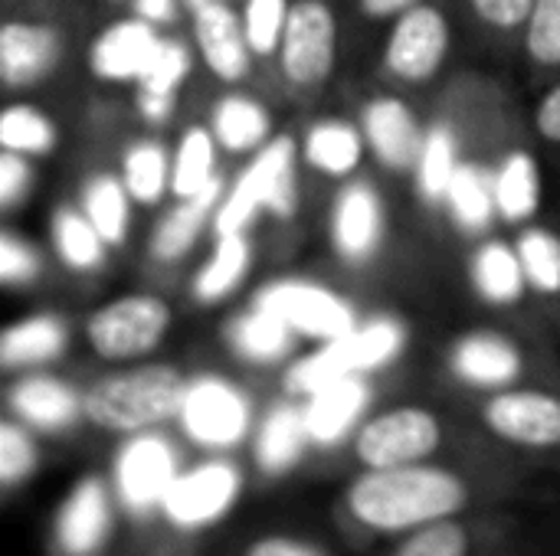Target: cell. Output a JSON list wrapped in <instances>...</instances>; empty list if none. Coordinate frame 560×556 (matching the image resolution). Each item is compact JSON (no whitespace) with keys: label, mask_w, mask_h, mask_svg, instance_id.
<instances>
[{"label":"cell","mask_w":560,"mask_h":556,"mask_svg":"<svg viewBox=\"0 0 560 556\" xmlns=\"http://www.w3.org/2000/svg\"><path fill=\"white\" fill-rule=\"evenodd\" d=\"M289 10H292L289 0H246L243 29L256 56H269L282 46Z\"/></svg>","instance_id":"41"},{"label":"cell","mask_w":560,"mask_h":556,"mask_svg":"<svg viewBox=\"0 0 560 556\" xmlns=\"http://www.w3.org/2000/svg\"><path fill=\"white\" fill-rule=\"evenodd\" d=\"M518 256H522L528 285H535L545 295L560 292V236L548 229H528L518 239Z\"/></svg>","instance_id":"39"},{"label":"cell","mask_w":560,"mask_h":556,"mask_svg":"<svg viewBox=\"0 0 560 556\" xmlns=\"http://www.w3.org/2000/svg\"><path fill=\"white\" fill-rule=\"evenodd\" d=\"M289 334H292V324L259 305L246 318H240L230 331L233 347L246 360H279L289 351Z\"/></svg>","instance_id":"32"},{"label":"cell","mask_w":560,"mask_h":556,"mask_svg":"<svg viewBox=\"0 0 560 556\" xmlns=\"http://www.w3.org/2000/svg\"><path fill=\"white\" fill-rule=\"evenodd\" d=\"M171 324V308L154 295H131L89 318V344L105 360H131L154 351Z\"/></svg>","instance_id":"6"},{"label":"cell","mask_w":560,"mask_h":556,"mask_svg":"<svg viewBox=\"0 0 560 556\" xmlns=\"http://www.w3.org/2000/svg\"><path fill=\"white\" fill-rule=\"evenodd\" d=\"M443 442L440 419L423 406H400L368 419L354 436V456L364 469H397L427 462Z\"/></svg>","instance_id":"5"},{"label":"cell","mask_w":560,"mask_h":556,"mask_svg":"<svg viewBox=\"0 0 560 556\" xmlns=\"http://www.w3.org/2000/svg\"><path fill=\"white\" fill-rule=\"evenodd\" d=\"M56 249L72 269H95L105 256V239L85 213L62 210L52 223Z\"/></svg>","instance_id":"37"},{"label":"cell","mask_w":560,"mask_h":556,"mask_svg":"<svg viewBox=\"0 0 560 556\" xmlns=\"http://www.w3.org/2000/svg\"><path fill=\"white\" fill-rule=\"evenodd\" d=\"M194 36H197L203 62L223 82H240L249 72L253 49H249L246 29L223 0L194 7Z\"/></svg>","instance_id":"15"},{"label":"cell","mask_w":560,"mask_h":556,"mask_svg":"<svg viewBox=\"0 0 560 556\" xmlns=\"http://www.w3.org/2000/svg\"><path fill=\"white\" fill-rule=\"evenodd\" d=\"M26 184H30V167H26L23 154L3 151V157H0V203L13 206L26 193Z\"/></svg>","instance_id":"47"},{"label":"cell","mask_w":560,"mask_h":556,"mask_svg":"<svg viewBox=\"0 0 560 556\" xmlns=\"http://www.w3.org/2000/svg\"><path fill=\"white\" fill-rule=\"evenodd\" d=\"M39 262H36V252L30 246H23L16 236H0V279L7 285H20V282H30L36 275Z\"/></svg>","instance_id":"45"},{"label":"cell","mask_w":560,"mask_h":556,"mask_svg":"<svg viewBox=\"0 0 560 556\" xmlns=\"http://www.w3.org/2000/svg\"><path fill=\"white\" fill-rule=\"evenodd\" d=\"M0 144L16 154H46L56 144V128L30 105H10L0 118Z\"/></svg>","instance_id":"38"},{"label":"cell","mask_w":560,"mask_h":556,"mask_svg":"<svg viewBox=\"0 0 560 556\" xmlns=\"http://www.w3.org/2000/svg\"><path fill=\"white\" fill-rule=\"evenodd\" d=\"M312 442V433H308V419H305V410L299 406H276L262 426H259V436H256V465L266 472V475H285L289 469L299 465L305 446Z\"/></svg>","instance_id":"23"},{"label":"cell","mask_w":560,"mask_h":556,"mask_svg":"<svg viewBox=\"0 0 560 556\" xmlns=\"http://www.w3.org/2000/svg\"><path fill=\"white\" fill-rule=\"evenodd\" d=\"M486 426L525 449H555L560 446V400L541 390H509L489 400Z\"/></svg>","instance_id":"13"},{"label":"cell","mask_w":560,"mask_h":556,"mask_svg":"<svg viewBox=\"0 0 560 556\" xmlns=\"http://www.w3.org/2000/svg\"><path fill=\"white\" fill-rule=\"evenodd\" d=\"M240 498V472L226 462H203L180 472L164 495L161 514L184 531H197L226 518Z\"/></svg>","instance_id":"10"},{"label":"cell","mask_w":560,"mask_h":556,"mask_svg":"<svg viewBox=\"0 0 560 556\" xmlns=\"http://www.w3.org/2000/svg\"><path fill=\"white\" fill-rule=\"evenodd\" d=\"M528 52L541 66H560V0H535L528 16Z\"/></svg>","instance_id":"43"},{"label":"cell","mask_w":560,"mask_h":556,"mask_svg":"<svg viewBox=\"0 0 560 556\" xmlns=\"http://www.w3.org/2000/svg\"><path fill=\"white\" fill-rule=\"evenodd\" d=\"M190 69V56L180 43L174 39H161V49L158 56L151 59V66L144 69V75L138 79L141 82V92H151V95H174L177 82L187 75Z\"/></svg>","instance_id":"44"},{"label":"cell","mask_w":560,"mask_h":556,"mask_svg":"<svg viewBox=\"0 0 560 556\" xmlns=\"http://www.w3.org/2000/svg\"><path fill=\"white\" fill-rule=\"evenodd\" d=\"M256 305L285 318L292 331H302L318 341H335L351 328H358L354 311L345 298L308 282H276L256 298Z\"/></svg>","instance_id":"12"},{"label":"cell","mask_w":560,"mask_h":556,"mask_svg":"<svg viewBox=\"0 0 560 556\" xmlns=\"http://www.w3.org/2000/svg\"><path fill=\"white\" fill-rule=\"evenodd\" d=\"M368 403H371V390L361 377H341V380L315 390L305 406L312 442L331 446L341 436H348L354 429V423L361 419V413L368 410Z\"/></svg>","instance_id":"18"},{"label":"cell","mask_w":560,"mask_h":556,"mask_svg":"<svg viewBox=\"0 0 560 556\" xmlns=\"http://www.w3.org/2000/svg\"><path fill=\"white\" fill-rule=\"evenodd\" d=\"M335 39L338 23L328 3L322 0H299L289 10L279 59L282 72L295 85H318L335 66Z\"/></svg>","instance_id":"7"},{"label":"cell","mask_w":560,"mask_h":556,"mask_svg":"<svg viewBox=\"0 0 560 556\" xmlns=\"http://www.w3.org/2000/svg\"><path fill=\"white\" fill-rule=\"evenodd\" d=\"M450 210L456 216L459 226L466 229H486L492 223V216L499 213L495 203V180H489L479 167L472 164H459L453 184H450Z\"/></svg>","instance_id":"31"},{"label":"cell","mask_w":560,"mask_h":556,"mask_svg":"<svg viewBox=\"0 0 560 556\" xmlns=\"http://www.w3.org/2000/svg\"><path fill=\"white\" fill-rule=\"evenodd\" d=\"M495 203H499V213L512 223H522L538 213L541 174H538V164L532 154L518 151L502 164V170L495 177Z\"/></svg>","instance_id":"28"},{"label":"cell","mask_w":560,"mask_h":556,"mask_svg":"<svg viewBox=\"0 0 560 556\" xmlns=\"http://www.w3.org/2000/svg\"><path fill=\"white\" fill-rule=\"evenodd\" d=\"M213 141H217V134H210L207 128H190L184 134L177 157L171 164V187L180 200L200 193L213 180V161H217Z\"/></svg>","instance_id":"33"},{"label":"cell","mask_w":560,"mask_h":556,"mask_svg":"<svg viewBox=\"0 0 560 556\" xmlns=\"http://www.w3.org/2000/svg\"><path fill=\"white\" fill-rule=\"evenodd\" d=\"M535 125H538L541 138H548V141L560 144V85L558 88H551V92L541 98L538 115H535Z\"/></svg>","instance_id":"49"},{"label":"cell","mask_w":560,"mask_h":556,"mask_svg":"<svg viewBox=\"0 0 560 556\" xmlns=\"http://www.w3.org/2000/svg\"><path fill=\"white\" fill-rule=\"evenodd\" d=\"M364 138L348 121H322L305 138V161L322 174L345 177L361 164Z\"/></svg>","instance_id":"27"},{"label":"cell","mask_w":560,"mask_h":556,"mask_svg":"<svg viewBox=\"0 0 560 556\" xmlns=\"http://www.w3.org/2000/svg\"><path fill=\"white\" fill-rule=\"evenodd\" d=\"M108 531H112L108 485L89 475L72 488V495L62 501L56 514V524H52L56 547L62 556H92L108 541Z\"/></svg>","instance_id":"14"},{"label":"cell","mask_w":560,"mask_h":556,"mask_svg":"<svg viewBox=\"0 0 560 556\" xmlns=\"http://www.w3.org/2000/svg\"><path fill=\"white\" fill-rule=\"evenodd\" d=\"M36 462L39 456H36L30 433L13 419L0 423V485L13 492L36 472Z\"/></svg>","instance_id":"42"},{"label":"cell","mask_w":560,"mask_h":556,"mask_svg":"<svg viewBox=\"0 0 560 556\" xmlns=\"http://www.w3.org/2000/svg\"><path fill=\"white\" fill-rule=\"evenodd\" d=\"M171 180V164L161 144L138 141L125 151V187L138 203H158Z\"/></svg>","instance_id":"36"},{"label":"cell","mask_w":560,"mask_h":556,"mask_svg":"<svg viewBox=\"0 0 560 556\" xmlns=\"http://www.w3.org/2000/svg\"><path fill=\"white\" fill-rule=\"evenodd\" d=\"M446 52H450L446 16L436 7L417 3L407 13H400L387 39L384 62L404 82H427L440 72Z\"/></svg>","instance_id":"11"},{"label":"cell","mask_w":560,"mask_h":556,"mask_svg":"<svg viewBox=\"0 0 560 556\" xmlns=\"http://www.w3.org/2000/svg\"><path fill=\"white\" fill-rule=\"evenodd\" d=\"M184 433L207 449L236 446L249 429V403L246 397L220 377H200L187 383V397L180 406Z\"/></svg>","instance_id":"8"},{"label":"cell","mask_w":560,"mask_h":556,"mask_svg":"<svg viewBox=\"0 0 560 556\" xmlns=\"http://www.w3.org/2000/svg\"><path fill=\"white\" fill-rule=\"evenodd\" d=\"M141 115L148 121H164L174 108V95H151V92H141Z\"/></svg>","instance_id":"51"},{"label":"cell","mask_w":560,"mask_h":556,"mask_svg":"<svg viewBox=\"0 0 560 556\" xmlns=\"http://www.w3.org/2000/svg\"><path fill=\"white\" fill-rule=\"evenodd\" d=\"M243 556H328L318 544L299 541V537H259L246 547Z\"/></svg>","instance_id":"48"},{"label":"cell","mask_w":560,"mask_h":556,"mask_svg":"<svg viewBox=\"0 0 560 556\" xmlns=\"http://www.w3.org/2000/svg\"><path fill=\"white\" fill-rule=\"evenodd\" d=\"M135 10L148 23H167L177 13V0H135Z\"/></svg>","instance_id":"50"},{"label":"cell","mask_w":560,"mask_h":556,"mask_svg":"<svg viewBox=\"0 0 560 556\" xmlns=\"http://www.w3.org/2000/svg\"><path fill=\"white\" fill-rule=\"evenodd\" d=\"M190 7H203V3H220V0H187Z\"/></svg>","instance_id":"53"},{"label":"cell","mask_w":560,"mask_h":556,"mask_svg":"<svg viewBox=\"0 0 560 556\" xmlns=\"http://www.w3.org/2000/svg\"><path fill=\"white\" fill-rule=\"evenodd\" d=\"M128 187L125 180L115 177H95L85 187V200H82V213L95 223V229L102 233L105 242H121L125 229H128Z\"/></svg>","instance_id":"35"},{"label":"cell","mask_w":560,"mask_h":556,"mask_svg":"<svg viewBox=\"0 0 560 556\" xmlns=\"http://www.w3.org/2000/svg\"><path fill=\"white\" fill-rule=\"evenodd\" d=\"M420 0H361L364 13L371 16H394V13H407L410 7H417Z\"/></svg>","instance_id":"52"},{"label":"cell","mask_w":560,"mask_h":556,"mask_svg":"<svg viewBox=\"0 0 560 556\" xmlns=\"http://www.w3.org/2000/svg\"><path fill=\"white\" fill-rule=\"evenodd\" d=\"M10 410L16 413L20 423L52 433L66 429L82 413V400L72 387H66L56 377H23L10 390Z\"/></svg>","instance_id":"21"},{"label":"cell","mask_w":560,"mask_h":556,"mask_svg":"<svg viewBox=\"0 0 560 556\" xmlns=\"http://www.w3.org/2000/svg\"><path fill=\"white\" fill-rule=\"evenodd\" d=\"M404 347V328L390 318H377L364 328H351L348 334L325 341L315 354L299 360L285 383L292 393L312 397L315 390L341 380V377H361L364 370H377L387 360H394Z\"/></svg>","instance_id":"3"},{"label":"cell","mask_w":560,"mask_h":556,"mask_svg":"<svg viewBox=\"0 0 560 556\" xmlns=\"http://www.w3.org/2000/svg\"><path fill=\"white\" fill-rule=\"evenodd\" d=\"M56 33L36 23H7L0 29V75L10 88L33 85L56 62Z\"/></svg>","instance_id":"20"},{"label":"cell","mask_w":560,"mask_h":556,"mask_svg":"<svg viewBox=\"0 0 560 556\" xmlns=\"http://www.w3.org/2000/svg\"><path fill=\"white\" fill-rule=\"evenodd\" d=\"M381 233L384 210L377 193L368 184H351L335 203V249L345 259L361 262L381 246Z\"/></svg>","instance_id":"19"},{"label":"cell","mask_w":560,"mask_h":556,"mask_svg":"<svg viewBox=\"0 0 560 556\" xmlns=\"http://www.w3.org/2000/svg\"><path fill=\"white\" fill-rule=\"evenodd\" d=\"M180 475L177 469V456L171 449L167 439L154 436V433H138L135 439H128L115 459V488L125 508L148 514V511H161L167 488L174 485V478Z\"/></svg>","instance_id":"9"},{"label":"cell","mask_w":560,"mask_h":556,"mask_svg":"<svg viewBox=\"0 0 560 556\" xmlns=\"http://www.w3.org/2000/svg\"><path fill=\"white\" fill-rule=\"evenodd\" d=\"M220 187H223L220 177H213L200 193L184 197L180 206H174V210L164 216V223L154 229V239H151V252H154L161 262H174V259H180V256L194 246V239H197V233L203 229V223H207L213 203L220 200Z\"/></svg>","instance_id":"24"},{"label":"cell","mask_w":560,"mask_h":556,"mask_svg":"<svg viewBox=\"0 0 560 556\" xmlns=\"http://www.w3.org/2000/svg\"><path fill=\"white\" fill-rule=\"evenodd\" d=\"M249 259H253V252H249V242H246L243 233L220 236L210 262L200 269V275L194 282V295L200 301H220V298H226L246 279Z\"/></svg>","instance_id":"29"},{"label":"cell","mask_w":560,"mask_h":556,"mask_svg":"<svg viewBox=\"0 0 560 556\" xmlns=\"http://www.w3.org/2000/svg\"><path fill=\"white\" fill-rule=\"evenodd\" d=\"M213 134L226 151H249L259 147L269 134V115L262 105L243 95H230L217 105Z\"/></svg>","instance_id":"30"},{"label":"cell","mask_w":560,"mask_h":556,"mask_svg":"<svg viewBox=\"0 0 560 556\" xmlns=\"http://www.w3.org/2000/svg\"><path fill=\"white\" fill-rule=\"evenodd\" d=\"M459 170V157H456V138L450 128L436 125L427 131L423 138V151L417 161V174H420V190L427 200H446L450 184Z\"/></svg>","instance_id":"34"},{"label":"cell","mask_w":560,"mask_h":556,"mask_svg":"<svg viewBox=\"0 0 560 556\" xmlns=\"http://www.w3.org/2000/svg\"><path fill=\"white\" fill-rule=\"evenodd\" d=\"M62 347H66V328L56 318L39 315L7 328V334L0 338V364L7 370L36 367L59 357Z\"/></svg>","instance_id":"25"},{"label":"cell","mask_w":560,"mask_h":556,"mask_svg":"<svg viewBox=\"0 0 560 556\" xmlns=\"http://www.w3.org/2000/svg\"><path fill=\"white\" fill-rule=\"evenodd\" d=\"M476 13L499 26V29H509V26H518V23H528L532 10H535V0H472Z\"/></svg>","instance_id":"46"},{"label":"cell","mask_w":560,"mask_h":556,"mask_svg":"<svg viewBox=\"0 0 560 556\" xmlns=\"http://www.w3.org/2000/svg\"><path fill=\"white\" fill-rule=\"evenodd\" d=\"M351 518L377 534H410L456 518L469 505V485L427 462L397 469H364L345 495Z\"/></svg>","instance_id":"1"},{"label":"cell","mask_w":560,"mask_h":556,"mask_svg":"<svg viewBox=\"0 0 560 556\" xmlns=\"http://www.w3.org/2000/svg\"><path fill=\"white\" fill-rule=\"evenodd\" d=\"M453 370L472 387H505L522 374V354L505 338L472 334L456 344Z\"/></svg>","instance_id":"22"},{"label":"cell","mask_w":560,"mask_h":556,"mask_svg":"<svg viewBox=\"0 0 560 556\" xmlns=\"http://www.w3.org/2000/svg\"><path fill=\"white\" fill-rule=\"evenodd\" d=\"M161 49V36L148 20H121L108 26L92 46V72L108 82L141 79Z\"/></svg>","instance_id":"16"},{"label":"cell","mask_w":560,"mask_h":556,"mask_svg":"<svg viewBox=\"0 0 560 556\" xmlns=\"http://www.w3.org/2000/svg\"><path fill=\"white\" fill-rule=\"evenodd\" d=\"M472 282L492 305L518 301L528 282L518 249H509L505 242H486L472 259Z\"/></svg>","instance_id":"26"},{"label":"cell","mask_w":560,"mask_h":556,"mask_svg":"<svg viewBox=\"0 0 560 556\" xmlns=\"http://www.w3.org/2000/svg\"><path fill=\"white\" fill-rule=\"evenodd\" d=\"M469 531L456 518H446L404 534V541L390 556H469Z\"/></svg>","instance_id":"40"},{"label":"cell","mask_w":560,"mask_h":556,"mask_svg":"<svg viewBox=\"0 0 560 556\" xmlns=\"http://www.w3.org/2000/svg\"><path fill=\"white\" fill-rule=\"evenodd\" d=\"M292 154L295 144L289 138H276L262 147V154L246 167L230 197L217 213V236L243 233L249 220L266 206L276 216H292L295 210V180H292Z\"/></svg>","instance_id":"4"},{"label":"cell","mask_w":560,"mask_h":556,"mask_svg":"<svg viewBox=\"0 0 560 556\" xmlns=\"http://www.w3.org/2000/svg\"><path fill=\"white\" fill-rule=\"evenodd\" d=\"M364 134L384 167H410L420 161L423 138L417 118L400 98H377L364 108Z\"/></svg>","instance_id":"17"},{"label":"cell","mask_w":560,"mask_h":556,"mask_svg":"<svg viewBox=\"0 0 560 556\" xmlns=\"http://www.w3.org/2000/svg\"><path fill=\"white\" fill-rule=\"evenodd\" d=\"M187 380L164 364L102 377L82 393V416L105 433L138 436L180 416Z\"/></svg>","instance_id":"2"}]
</instances>
